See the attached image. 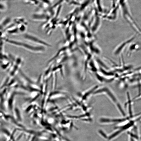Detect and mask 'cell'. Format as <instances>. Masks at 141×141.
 <instances>
[{"mask_svg": "<svg viewBox=\"0 0 141 141\" xmlns=\"http://www.w3.org/2000/svg\"><path fill=\"white\" fill-rule=\"evenodd\" d=\"M21 61V58L20 57L17 58L16 60L15 64L10 73V75L11 77H13L15 75L19 68Z\"/></svg>", "mask_w": 141, "mask_h": 141, "instance_id": "7", "label": "cell"}, {"mask_svg": "<svg viewBox=\"0 0 141 141\" xmlns=\"http://www.w3.org/2000/svg\"><path fill=\"white\" fill-rule=\"evenodd\" d=\"M7 90V89L5 87L3 89H2V91L0 92V107L3 110H4L5 96Z\"/></svg>", "mask_w": 141, "mask_h": 141, "instance_id": "9", "label": "cell"}, {"mask_svg": "<svg viewBox=\"0 0 141 141\" xmlns=\"http://www.w3.org/2000/svg\"><path fill=\"white\" fill-rule=\"evenodd\" d=\"M0 118L14 126L17 129H23L24 127L18 122L14 117L11 115L0 111Z\"/></svg>", "mask_w": 141, "mask_h": 141, "instance_id": "3", "label": "cell"}, {"mask_svg": "<svg viewBox=\"0 0 141 141\" xmlns=\"http://www.w3.org/2000/svg\"><path fill=\"white\" fill-rule=\"evenodd\" d=\"M2 123L1 121H0V126L2 125Z\"/></svg>", "mask_w": 141, "mask_h": 141, "instance_id": "12", "label": "cell"}, {"mask_svg": "<svg viewBox=\"0 0 141 141\" xmlns=\"http://www.w3.org/2000/svg\"><path fill=\"white\" fill-rule=\"evenodd\" d=\"M140 47V45L138 43H133L130 44L128 50V55L130 56L132 53L138 50L139 49Z\"/></svg>", "mask_w": 141, "mask_h": 141, "instance_id": "8", "label": "cell"}, {"mask_svg": "<svg viewBox=\"0 0 141 141\" xmlns=\"http://www.w3.org/2000/svg\"><path fill=\"white\" fill-rule=\"evenodd\" d=\"M124 119L101 118L99 119V122L102 124H110L119 122L124 121Z\"/></svg>", "mask_w": 141, "mask_h": 141, "instance_id": "6", "label": "cell"}, {"mask_svg": "<svg viewBox=\"0 0 141 141\" xmlns=\"http://www.w3.org/2000/svg\"><path fill=\"white\" fill-rule=\"evenodd\" d=\"M4 40L6 42L9 44L22 48L32 52H43L45 49V47L43 46L33 45H32L19 41L7 38L4 39Z\"/></svg>", "mask_w": 141, "mask_h": 141, "instance_id": "2", "label": "cell"}, {"mask_svg": "<svg viewBox=\"0 0 141 141\" xmlns=\"http://www.w3.org/2000/svg\"><path fill=\"white\" fill-rule=\"evenodd\" d=\"M128 0H119V9L124 18L137 34H141V29L133 17L130 10Z\"/></svg>", "mask_w": 141, "mask_h": 141, "instance_id": "1", "label": "cell"}, {"mask_svg": "<svg viewBox=\"0 0 141 141\" xmlns=\"http://www.w3.org/2000/svg\"><path fill=\"white\" fill-rule=\"evenodd\" d=\"M20 93L16 91L13 92L11 94L8 99L7 102L8 107L9 110L12 113H13V103L14 97L16 95Z\"/></svg>", "mask_w": 141, "mask_h": 141, "instance_id": "5", "label": "cell"}, {"mask_svg": "<svg viewBox=\"0 0 141 141\" xmlns=\"http://www.w3.org/2000/svg\"><path fill=\"white\" fill-rule=\"evenodd\" d=\"M26 40L39 46L45 47H50L51 45L36 36L30 33H26L24 36Z\"/></svg>", "mask_w": 141, "mask_h": 141, "instance_id": "4", "label": "cell"}, {"mask_svg": "<svg viewBox=\"0 0 141 141\" xmlns=\"http://www.w3.org/2000/svg\"><path fill=\"white\" fill-rule=\"evenodd\" d=\"M99 132L101 135L102 136L103 138H107V136L104 132L101 130L99 131Z\"/></svg>", "mask_w": 141, "mask_h": 141, "instance_id": "11", "label": "cell"}, {"mask_svg": "<svg viewBox=\"0 0 141 141\" xmlns=\"http://www.w3.org/2000/svg\"><path fill=\"white\" fill-rule=\"evenodd\" d=\"M14 117L17 121L20 123L22 121L21 115L19 109L16 107L14 109L13 113Z\"/></svg>", "mask_w": 141, "mask_h": 141, "instance_id": "10", "label": "cell"}]
</instances>
